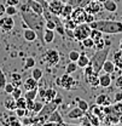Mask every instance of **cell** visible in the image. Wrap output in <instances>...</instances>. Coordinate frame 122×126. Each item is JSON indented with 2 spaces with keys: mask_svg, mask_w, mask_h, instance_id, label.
Instances as JSON below:
<instances>
[{
  "mask_svg": "<svg viewBox=\"0 0 122 126\" xmlns=\"http://www.w3.org/2000/svg\"><path fill=\"white\" fill-rule=\"evenodd\" d=\"M19 12L22 16V19L27 23V26L34 29V31L38 33V36L42 40L44 43V29H45V17L42 15H38L35 14L30 7L28 6V4H22L19 6Z\"/></svg>",
  "mask_w": 122,
  "mask_h": 126,
  "instance_id": "1",
  "label": "cell"
},
{
  "mask_svg": "<svg viewBox=\"0 0 122 126\" xmlns=\"http://www.w3.org/2000/svg\"><path fill=\"white\" fill-rule=\"evenodd\" d=\"M92 29H98L103 34H120L122 33L121 21H111V19H99L90 23Z\"/></svg>",
  "mask_w": 122,
  "mask_h": 126,
  "instance_id": "2",
  "label": "cell"
},
{
  "mask_svg": "<svg viewBox=\"0 0 122 126\" xmlns=\"http://www.w3.org/2000/svg\"><path fill=\"white\" fill-rule=\"evenodd\" d=\"M109 52H110V47L105 46L102 50H97V52L90 58V64L93 67V70L95 73L99 74V72L103 69V64L107 61Z\"/></svg>",
  "mask_w": 122,
  "mask_h": 126,
  "instance_id": "3",
  "label": "cell"
},
{
  "mask_svg": "<svg viewBox=\"0 0 122 126\" xmlns=\"http://www.w3.org/2000/svg\"><path fill=\"white\" fill-rule=\"evenodd\" d=\"M91 32H92V28L88 23H86V22L85 23H80L73 31V38L75 40H77V41H81V40L88 38L91 35Z\"/></svg>",
  "mask_w": 122,
  "mask_h": 126,
  "instance_id": "4",
  "label": "cell"
},
{
  "mask_svg": "<svg viewBox=\"0 0 122 126\" xmlns=\"http://www.w3.org/2000/svg\"><path fill=\"white\" fill-rule=\"evenodd\" d=\"M56 84L64 90H74L77 87L76 80L71 77V74H68V73L63 74L61 78L56 79Z\"/></svg>",
  "mask_w": 122,
  "mask_h": 126,
  "instance_id": "5",
  "label": "cell"
},
{
  "mask_svg": "<svg viewBox=\"0 0 122 126\" xmlns=\"http://www.w3.org/2000/svg\"><path fill=\"white\" fill-rule=\"evenodd\" d=\"M15 27V19L14 16L4 15L0 17V31L4 33H9L14 29Z\"/></svg>",
  "mask_w": 122,
  "mask_h": 126,
  "instance_id": "6",
  "label": "cell"
},
{
  "mask_svg": "<svg viewBox=\"0 0 122 126\" xmlns=\"http://www.w3.org/2000/svg\"><path fill=\"white\" fill-rule=\"evenodd\" d=\"M87 11L85 10V7H74V10H73V12H71V15L70 17L76 22L77 24H80V23H85L86 22V18H87Z\"/></svg>",
  "mask_w": 122,
  "mask_h": 126,
  "instance_id": "7",
  "label": "cell"
},
{
  "mask_svg": "<svg viewBox=\"0 0 122 126\" xmlns=\"http://www.w3.org/2000/svg\"><path fill=\"white\" fill-rule=\"evenodd\" d=\"M44 58H45V62L47 63V65L54 67L59 62V52L57 50H47Z\"/></svg>",
  "mask_w": 122,
  "mask_h": 126,
  "instance_id": "8",
  "label": "cell"
},
{
  "mask_svg": "<svg viewBox=\"0 0 122 126\" xmlns=\"http://www.w3.org/2000/svg\"><path fill=\"white\" fill-rule=\"evenodd\" d=\"M64 5L65 4L62 0H51V1H48V11L51 14H53V15L59 16Z\"/></svg>",
  "mask_w": 122,
  "mask_h": 126,
  "instance_id": "9",
  "label": "cell"
},
{
  "mask_svg": "<svg viewBox=\"0 0 122 126\" xmlns=\"http://www.w3.org/2000/svg\"><path fill=\"white\" fill-rule=\"evenodd\" d=\"M85 10L88 12V14H92V15H97L98 12H100L103 10V2L98 1V0H91L87 6L85 7Z\"/></svg>",
  "mask_w": 122,
  "mask_h": 126,
  "instance_id": "10",
  "label": "cell"
},
{
  "mask_svg": "<svg viewBox=\"0 0 122 126\" xmlns=\"http://www.w3.org/2000/svg\"><path fill=\"white\" fill-rule=\"evenodd\" d=\"M47 124H59V125H63L64 124V120H63L62 114L57 109L54 110V111H52L48 115L47 120L45 121V125H47Z\"/></svg>",
  "mask_w": 122,
  "mask_h": 126,
  "instance_id": "11",
  "label": "cell"
},
{
  "mask_svg": "<svg viewBox=\"0 0 122 126\" xmlns=\"http://www.w3.org/2000/svg\"><path fill=\"white\" fill-rule=\"evenodd\" d=\"M23 38H24L26 41L33 43V41H35V40L38 39V33L34 31V29L27 27V28H24V31H23Z\"/></svg>",
  "mask_w": 122,
  "mask_h": 126,
  "instance_id": "12",
  "label": "cell"
},
{
  "mask_svg": "<svg viewBox=\"0 0 122 126\" xmlns=\"http://www.w3.org/2000/svg\"><path fill=\"white\" fill-rule=\"evenodd\" d=\"M4 107L6 110H10V111H14L17 109V106H16V98L12 94H7V97L4 99Z\"/></svg>",
  "mask_w": 122,
  "mask_h": 126,
  "instance_id": "13",
  "label": "cell"
},
{
  "mask_svg": "<svg viewBox=\"0 0 122 126\" xmlns=\"http://www.w3.org/2000/svg\"><path fill=\"white\" fill-rule=\"evenodd\" d=\"M86 114V111H83L82 109H80L79 107H75L70 110L69 113H67V118L71 119V120H79L80 118H82Z\"/></svg>",
  "mask_w": 122,
  "mask_h": 126,
  "instance_id": "14",
  "label": "cell"
},
{
  "mask_svg": "<svg viewBox=\"0 0 122 126\" xmlns=\"http://www.w3.org/2000/svg\"><path fill=\"white\" fill-rule=\"evenodd\" d=\"M85 80H86V82H87L88 85H91L92 87L99 86V75H98V73H95V72H93L90 75H85Z\"/></svg>",
  "mask_w": 122,
  "mask_h": 126,
  "instance_id": "15",
  "label": "cell"
},
{
  "mask_svg": "<svg viewBox=\"0 0 122 126\" xmlns=\"http://www.w3.org/2000/svg\"><path fill=\"white\" fill-rule=\"evenodd\" d=\"M27 4H28V6L35 14H38V15H42L44 14V7H42V5L39 1H36V0H28Z\"/></svg>",
  "mask_w": 122,
  "mask_h": 126,
  "instance_id": "16",
  "label": "cell"
},
{
  "mask_svg": "<svg viewBox=\"0 0 122 126\" xmlns=\"http://www.w3.org/2000/svg\"><path fill=\"white\" fill-rule=\"evenodd\" d=\"M112 82V79H111V74H103V75H99V86L103 87V89H107L111 85Z\"/></svg>",
  "mask_w": 122,
  "mask_h": 126,
  "instance_id": "17",
  "label": "cell"
},
{
  "mask_svg": "<svg viewBox=\"0 0 122 126\" xmlns=\"http://www.w3.org/2000/svg\"><path fill=\"white\" fill-rule=\"evenodd\" d=\"M95 103L98 106H102V107H107L111 104V101L109 99V96L105 94H100L95 97Z\"/></svg>",
  "mask_w": 122,
  "mask_h": 126,
  "instance_id": "18",
  "label": "cell"
},
{
  "mask_svg": "<svg viewBox=\"0 0 122 126\" xmlns=\"http://www.w3.org/2000/svg\"><path fill=\"white\" fill-rule=\"evenodd\" d=\"M103 9L105 11H109V12H116L117 11V4L114 0H107V1L103 2Z\"/></svg>",
  "mask_w": 122,
  "mask_h": 126,
  "instance_id": "19",
  "label": "cell"
},
{
  "mask_svg": "<svg viewBox=\"0 0 122 126\" xmlns=\"http://www.w3.org/2000/svg\"><path fill=\"white\" fill-rule=\"evenodd\" d=\"M102 70H104L105 73L108 74H112V73H115V70H116V65H115V63L114 61H109L107 60L104 64H103V69Z\"/></svg>",
  "mask_w": 122,
  "mask_h": 126,
  "instance_id": "20",
  "label": "cell"
},
{
  "mask_svg": "<svg viewBox=\"0 0 122 126\" xmlns=\"http://www.w3.org/2000/svg\"><path fill=\"white\" fill-rule=\"evenodd\" d=\"M38 80H35V79L30 77V78H28L24 82H23V87L26 89V91L27 90H33V89H36L38 87Z\"/></svg>",
  "mask_w": 122,
  "mask_h": 126,
  "instance_id": "21",
  "label": "cell"
},
{
  "mask_svg": "<svg viewBox=\"0 0 122 126\" xmlns=\"http://www.w3.org/2000/svg\"><path fill=\"white\" fill-rule=\"evenodd\" d=\"M44 44H51L54 39V31L52 29H47L45 28L44 29Z\"/></svg>",
  "mask_w": 122,
  "mask_h": 126,
  "instance_id": "22",
  "label": "cell"
},
{
  "mask_svg": "<svg viewBox=\"0 0 122 126\" xmlns=\"http://www.w3.org/2000/svg\"><path fill=\"white\" fill-rule=\"evenodd\" d=\"M114 63L116 65V69H121L122 70V48H119L114 53Z\"/></svg>",
  "mask_w": 122,
  "mask_h": 126,
  "instance_id": "23",
  "label": "cell"
},
{
  "mask_svg": "<svg viewBox=\"0 0 122 126\" xmlns=\"http://www.w3.org/2000/svg\"><path fill=\"white\" fill-rule=\"evenodd\" d=\"M73 10H74V6L73 5H70V4H65L64 5V7H63V10H62L61 15H59V17L61 18H67V17H70V15H71V12H73Z\"/></svg>",
  "mask_w": 122,
  "mask_h": 126,
  "instance_id": "24",
  "label": "cell"
},
{
  "mask_svg": "<svg viewBox=\"0 0 122 126\" xmlns=\"http://www.w3.org/2000/svg\"><path fill=\"white\" fill-rule=\"evenodd\" d=\"M57 94H58V92H57L54 89H52V87H48V89H46L44 98H45L47 102H51V101H53V99H54V97L57 96Z\"/></svg>",
  "mask_w": 122,
  "mask_h": 126,
  "instance_id": "25",
  "label": "cell"
},
{
  "mask_svg": "<svg viewBox=\"0 0 122 126\" xmlns=\"http://www.w3.org/2000/svg\"><path fill=\"white\" fill-rule=\"evenodd\" d=\"M110 110L112 113H115L117 116H120V119L122 118V102H115V104H110Z\"/></svg>",
  "mask_w": 122,
  "mask_h": 126,
  "instance_id": "26",
  "label": "cell"
},
{
  "mask_svg": "<svg viewBox=\"0 0 122 126\" xmlns=\"http://www.w3.org/2000/svg\"><path fill=\"white\" fill-rule=\"evenodd\" d=\"M91 0H68V4L73 5L74 7H86Z\"/></svg>",
  "mask_w": 122,
  "mask_h": 126,
  "instance_id": "27",
  "label": "cell"
},
{
  "mask_svg": "<svg viewBox=\"0 0 122 126\" xmlns=\"http://www.w3.org/2000/svg\"><path fill=\"white\" fill-rule=\"evenodd\" d=\"M76 63H77V67L79 68H85L90 63V58L86 55H80V57H79V60L76 61Z\"/></svg>",
  "mask_w": 122,
  "mask_h": 126,
  "instance_id": "28",
  "label": "cell"
},
{
  "mask_svg": "<svg viewBox=\"0 0 122 126\" xmlns=\"http://www.w3.org/2000/svg\"><path fill=\"white\" fill-rule=\"evenodd\" d=\"M86 115H87V118L90 119V121H91V125H94V126H98L102 121L99 120V118L97 116V115H94L93 113H91L90 110H87L86 111Z\"/></svg>",
  "mask_w": 122,
  "mask_h": 126,
  "instance_id": "29",
  "label": "cell"
},
{
  "mask_svg": "<svg viewBox=\"0 0 122 126\" xmlns=\"http://www.w3.org/2000/svg\"><path fill=\"white\" fill-rule=\"evenodd\" d=\"M38 91H39V89H38V87H36V89H33V90H27V91H26V94H24V97H26L27 99L35 101V98L38 97Z\"/></svg>",
  "mask_w": 122,
  "mask_h": 126,
  "instance_id": "30",
  "label": "cell"
},
{
  "mask_svg": "<svg viewBox=\"0 0 122 126\" xmlns=\"http://www.w3.org/2000/svg\"><path fill=\"white\" fill-rule=\"evenodd\" d=\"M76 70H77V63L74 62V61H70L65 65V73H68V74H73Z\"/></svg>",
  "mask_w": 122,
  "mask_h": 126,
  "instance_id": "31",
  "label": "cell"
},
{
  "mask_svg": "<svg viewBox=\"0 0 122 126\" xmlns=\"http://www.w3.org/2000/svg\"><path fill=\"white\" fill-rule=\"evenodd\" d=\"M11 82L15 86H21L22 85V77L18 73H12L11 74Z\"/></svg>",
  "mask_w": 122,
  "mask_h": 126,
  "instance_id": "32",
  "label": "cell"
},
{
  "mask_svg": "<svg viewBox=\"0 0 122 126\" xmlns=\"http://www.w3.org/2000/svg\"><path fill=\"white\" fill-rule=\"evenodd\" d=\"M16 106L17 108H23V109H27V98L24 96H21L16 99Z\"/></svg>",
  "mask_w": 122,
  "mask_h": 126,
  "instance_id": "33",
  "label": "cell"
},
{
  "mask_svg": "<svg viewBox=\"0 0 122 126\" xmlns=\"http://www.w3.org/2000/svg\"><path fill=\"white\" fill-rule=\"evenodd\" d=\"M76 102H77V107H79L80 109H82L83 111H87V110L90 109V104H88V102H87V101L76 98Z\"/></svg>",
  "mask_w": 122,
  "mask_h": 126,
  "instance_id": "34",
  "label": "cell"
},
{
  "mask_svg": "<svg viewBox=\"0 0 122 126\" xmlns=\"http://www.w3.org/2000/svg\"><path fill=\"white\" fill-rule=\"evenodd\" d=\"M81 45L83 47H86V48H93V46H94V40L92 39L91 36H88V38L81 40Z\"/></svg>",
  "mask_w": 122,
  "mask_h": 126,
  "instance_id": "35",
  "label": "cell"
},
{
  "mask_svg": "<svg viewBox=\"0 0 122 126\" xmlns=\"http://www.w3.org/2000/svg\"><path fill=\"white\" fill-rule=\"evenodd\" d=\"M17 14H18V9H17V6H14V5H6V11H5V15L16 16Z\"/></svg>",
  "mask_w": 122,
  "mask_h": 126,
  "instance_id": "36",
  "label": "cell"
},
{
  "mask_svg": "<svg viewBox=\"0 0 122 126\" xmlns=\"http://www.w3.org/2000/svg\"><path fill=\"white\" fill-rule=\"evenodd\" d=\"M31 77L35 79V80H41V78H42V70L40 69V68H33L31 69Z\"/></svg>",
  "mask_w": 122,
  "mask_h": 126,
  "instance_id": "37",
  "label": "cell"
},
{
  "mask_svg": "<svg viewBox=\"0 0 122 126\" xmlns=\"http://www.w3.org/2000/svg\"><path fill=\"white\" fill-rule=\"evenodd\" d=\"M105 46H107V44H105V39L104 38H100L98 40H94V46H93V48L102 50V48H104Z\"/></svg>",
  "mask_w": 122,
  "mask_h": 126,
  "instance_id": "38",
  "label": "cell"
},
{
  "mask_svg": "<svg viewBox=\"0 0 122 126\" xmlns=\"http://www.w3.org/2000/svg\"><path fill=\"white\" fill-rule=\"evenodd\" d=\"M42 107H44V103H41V102H35V101H34L33 109H31L33 115H38V114H39V111L42 109Z\"/></svg>",
  "mask_w": 122,
  "mask_h": 126,
  "instance_id": "39",
  "label": "cell"
},
{
  "mask_svg": "<svg viewBox=\"0 0 122 126\" xmlns=\"http://www.w3.org/2000/svg\"><path fill=\"white\" fill-rule=\"evenodd\" d=\"M35 67V58L34 57H27L23 68L24 69H29V68H34Z\"/></svg>",
  "mask_w": 122,
  "mask_h": 126,
  "instance_id": "40",
  "label": "cell"
},
{
  "mask_svg": "<svg viewBox=\"0 0 122 126\" xmlns=\"http://www.w3.org/2000/svg\"><path fill=\"white\" fill-rule=\"evenodd\" d=\"M80 52L77 51V50H71L70 52H69V55H68V58H69V61H74V62H76L77 60H79V57H80Z\"/></svg>",
  "mask_w": 122,
  "mask_h": 126,
  "instance_id": "41",
  "label": "cell"
},
{
  "mask_svg": "<svg viewBox=\"0 0 122 126\" xmlns=\"http://www.w3.org/2000/svg\"><path fill=\"white\" fill-rule=\"evenodd\" d=\"M45 28H47V29H52V31H56V22H54V19H53V18L46 19Z\"/></svg>",
  "mask_w": 122,
  "mask_h": 126,
  "instance_id": "42",
  "label": "cell"
},
{
  "mask_svg": "<svg viewBox=\"0 0 122 126\" xmlns=\"http://www.w3.org/2000/svg\"><path fill=\"white\" fill-rule=\"evenodd\" d=\"M91 36L93 40H98V39H100V38H103V33L100 31H98V29H92L91 32Z\"/></svg>",
  "mask_w": 122,
  "mask_h": 126,
  "instance_id": "43",
  "label": "cell"
},
{
  "mask_svg": "<svg viewBox=\"0 0 122 126\" xmlns=\"http://www.w3.org/2000/svg\"><path fill=\"white\" fill-rule=\"evenodd\" d=\"M6 84H7V78H6V75L4 74L2 69L0 68V87H1V89H4Z\"/></svg>",
  "mask_w": 122,
  "mask_h": 126,
  "instance_id": "44",
  "label": "cell"
},
{
  "mask_svg": "<svg viewBox=\"0 0 122 126\" xmlns=\"http://www.w3.org/2000/svg\"><path fill=\"white\" fill-rule=\"evenodd\" d=\"M15 87H16V86L14 85V84H12V82H7V84L5 85V87H4L2 90H4V91H5V92H6L7 94H11Z\"/></svg>",
  "mask_w": 122,
  "mask_h": 126,
  "instance_id": "45",
  "label": "cell"
},
{
  "mask_svg": "<svg viewBox=\"0 0 122 126\" xmlns=\"http://www.w3.org/2000/svg\"><path fill=\"white\" fill-rule=\"evenodd\" d=\"M15 111H16V115H17V116H18L19 119H22V118L27 116V114H28L27 109H23V108H17Z\"/></svg>",
  "mask_w": 122,
  "mask_h": 126,
  "instance_id": "46",
  "label": "cell"
},
{
  "mask_svg": "<svg viewBox=\"0 0 122 126\" xmlns=\"http://www.w3.org/2000/svg\"><path fill=\"white\" fill-rule=\"evenodd\" d=\"M12 96L15 97L16 99L18 98V97H21V96H23V92H22V89H21V86H16L15 89H14V91H12Z\"/></svg>",
  "mask_w": 122,
  "mask_h": 126,
  "instance_id": "47",
  "label": "cell"
},
{
  "mask_svg": "<svg viewBox=\"0 0 122 126\" xmlns=\"http://www.w3.org/2000/svg\"><path fill=\"white\" fill-rule=\"evenodd\" d=\"M114 102H122V90L116 92L114 96Z\"/></svg>",
  "mask_w": 122,
  "mask_h": 126,
  "instance_id": "48",
  "label": "cell"
},
{
  "mask_svg": "<svg viewBox=\"0 0 122 126\" xmlns=\"http://www.w3.org/2000/svg\"><path fill=\"white\" fill-rule=\"evenodd\" d=\"M53 102L57 104V106H59V104H62L63 103V97H62L61 94H57V96L54 97V99H53Z\"/></svg>",
  "mask_w": 122,
  "mask_h": 126,
  "instance_id": "49",
  "label": "cell"
},
{
  "mask_svg": "<svg viewBox=\"0 0 122 126\" xmlns=\"http://www.w3.org/2000/svg\"><path fill=\"white\" fill-rule=\"evenodd\" d=\"M115 84H116V87H117L119 90H122V75H120V77L116 78Z\"/></svg>",
  "mask_w": 122,
  "mask_h": 126,
  "instance_id": "50",
  "label": "cell"
},
{
  "mask_svg": "<svg viewBox=\"0 0 122 126\" xmlns=\"http://www.w3.org/2000/svg\"><path fill=\"white\" fill-rule=\"evenodd\" d=\"M6 5H14V6H18L19 5V0H5Z\"/></svg>",
  "mask_w": 122,
  "mask_h": 126,
  "instance_id": "51",
  "label": "cell"
},
{
  "mask_svg": "<svg viewBox=\"0 0 122 126\" xmlns=\"http://www.w3.org/2000/svg\"><path fill=\"white\" fill-rule=\"evenodd\" d=\"M88 14V12H87ZM93 21H95V17H94V15H92V14H88L87 15V18H86V23H91V22H93Z\"/></svg>",
  "mask_w": 122,
  "mask_h": 126,
  "instance_id": "52",
  "label": "cell"
},
{
  "mask_svg": "<svg viewBox=\"0 0 122 126\" xmlns=\"http://www.w3.org/2000/svg\"><path fill=\"white\" fill-rule=\"evenodd\" d=\"M36 1H39L42 5L44 10H48V1H46V0H36Z\"/></svg>",
  "mask_w": 122,
  "mask_h": 126,
  "instance_id": "53",
  "label": "cell"
},
{
  "mask_svg": "<svg viewBox=\"0 0 122 126\" xmlns=\"http://www.w3.org/2000/svg\"><path fill=\"white\" fill-rule=\"evenodd\" d=\"M5 11H6V6H5L4 4H1V2H0V17L5 15Z\"/></svg>",
  "mask_w": 122,
  "mask_h": 126,
  "instance_id": "54",
  "label": "cell"
},
{
  "mask_svg": "<svg viewBox=\"0 0 122 126\" xmlns=\"http://www.w3.org/2000/svg\"><path fill=\"white\" fill-rule=\"evenodd\" d=\"M45 91H46V89H41L40 91H38V94H39L40 97H42V98H44V96H45Z\"/></svg>",
  "mask_w": 122,
  "mask_h": 126,
  "instance_id": "55",
  "label": "cell"
},
{
  "mask_svg": "<svg viewBox=\"0 0 122 126\" xmlns=\"http://www.w3.org/2000/svg\"><path fill=\"white\" fill-rule=\"evenodd\" d=\"M119 47H120V48H122V39H121V41H120V44H119Z\"/></svg>",
  "mask_w": 122,
  "mask_h": 126,
  "instance_id": "56",
  "label": "cell"
},
{
  "mask_svg": "<svg viewBox=\"0 0 122 126\" xmlns=\"http://www.w3.org/2000/svg\"><path fill=\"white\" fill-rule=\"evenodd\" d=\"M98 1H100V2H104V1H107V0H98Z\"/></svg>",
  "mask_w": 122,
  "mask_h": 126,
  "instance_id": "57",
  "label": "cell"
}]
</instances>
